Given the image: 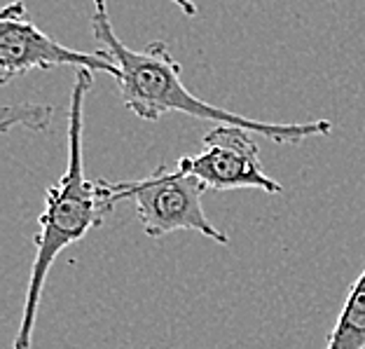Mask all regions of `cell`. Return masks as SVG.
Instances as JSON below:
<instances>
[{
	"mask_svg": "<svg viewBox=\"0 0 365 349\" xmlns=\"http://www.w3.org/2000/svg\"><path fill=\"white\" fill-rule=\"evenodd\" d=\"M91 33L101 43L108 56L118 64L120 76L118 87L122 103L140 120L157 122L167 113H182L190 118L206 120L213 124H235L244 127L253 134H262L272 143L295 146L312 136H330L333 122L330 120H312V122H260L253 118H244L227 108L213 106L204 98L195 96L180 80V64L173 59L169 47L162 40L148 43L143 49H131L120 40L108 12V0H91Z\"/></svg>",
	"mask_w": 365,
	"mask_h": 349,
	"instance_id": "obj_1",
	"label": "cell"
},
{
	"mask_svg": "<svg viewBox=\"0 0 365 349\" xmlns=\"http://www.w3.org/2000/svg\"><path fill=\"white\" fill-rule=\"evenodd\" d=\"M94 87L91 71H76V82L71 91L68 106V162H66L63 176L47 188L45 211L38 218L36 235V258L31 265V277L24 300V317L16 330L12 349H31L33 328L47 274L52 270L56 256L68 246L87 237L91 230L101 228L103 221L113 213L110 204L101 195L96 181H87L85 160H82V115H85V96Z\"/></svg>",
	"mask_w": 365,
	"mask_h": 349,
	"instance_id": "obj_2",
	"label": "cell"
},
{
	"mask_svg": "<svg viewBox=\"0 0 365 349\" xmlns=\"http://www.w3.org/2000/svg\"><path fill=\"white\" fill-rule=\"evenodd\" d=\"M98 190L110 204L131 199L138 221L150 239H162L178 230H192L215 244H227L230 237L206 218L202 195L206 186L192 173L178 167L160 164L150 176L138 181H103L98 178Z\"/></svg>",
	"mask_w": 365,
	"mask_h": 349,
	"instance_id": "obj_3",
	"label": "cell"
},
{
	"mask_svg": "<svg viewBox=\"0 0 365 349\" xmlns=\"http://www.w3.org/2000/svg\"><path fill=\"white\" fill-rule=\"evenodd\" d=\"M59 66H73L91 73H108L118 80L120 69L106 49L98 52H78L56 43L29 19L26 5L10 3L0 12V82L7 85L14 78L31 71H49Z\"/></svg>",
	"mask_w": 365,
	"mask_h": 349,
	"instance_id": "obj_4",
	"label": "cell"
},
{
	"mask_svg": "<svg viewBox=\"0 0 365 349\" xmlns=\"http://www.w3.org/2000/svg\"><path fill=\"white\" fill-rule=\"evenodd\" d=\"M253 131L235 124H213L202 136L204 151L180 157L176 167L192 173L206 190H262L279 195L281 186L262 169Z\"/></svg>",
	"mask_w": 365,
	"mask_h": 349,
	"instance_id": "obj_5",
	"label": "cell"
},
{
	"mask_svg": "<svg viewBox=\"0 0 365 349\" xmlns=\"http://www.w3.org/2000/svg\"><path fill=\"white\" fill-rule=\"evenodd\" d=\"M326 349H365V265L346 293Z\"/></svg>",
	"mask_w": 365,
	"mask_h": 349,
	"instance_id": "obj_6",
	"label": "cell"
},
{
	"mask_svg": "<svg viewBox=\"0 0 365 349\" xmlns=\"http://www.w3.org/2000/svg\"><path fill=\"white\" fill-rule=\"evenodd\" d=\"M54 108L52 106H38V103H19V106H5L0 129L10 131L14 124H24L33 131H45L52 122Z\"/></svg>",
	"mask_w": 365,
	"mask_h": 349,
	"instance_id": "obj_7",
	"label": "cell"
},
{
	"mask_svg": "<svg viewBox=\"0 0 365 349\" xmlns=\"http://www.w3.org/2000/svg\"><path fill=\"white\" fill-rule=\"evenodd\" d=\"M169 3H173L182 14H187V16H197V12H199V7L192 3V0H169Z\"/></svg>",
	"mask_w": 365,
	"mask_h": 349,
	"instance_id": "obj_8",
	"label": "cell"
}]
</instances>
